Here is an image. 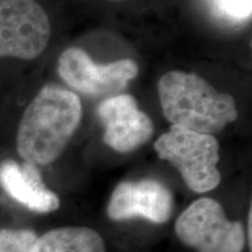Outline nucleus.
Masks as SVG:
<instances>
[{"instance_id":"20e7f679","label":"nucleus","mask_w":252,"mask_h":252,"mask_svg":"<svg viewBox=\"0 0 252 252\" xmlns=\"http://www.w3.org/2000/svg\"><path fill=\"white\" fill-rule=\"evenodd\" d=\"M181 243L197 252H243L247 237L239 220H230L220 202L210 197L194 201L175 222Z\"/></svg>"},{"instance_id":"f257e3e1","label":"nucleus","mask_w":252,"mask_h":252,"mask_svg":"<svg viewBox=\"0 0 252 252\" xmlns=\"http://www.w3.org/2000/svg\"><path fill=\"white\" fill-rule=\"evenodd\" d=\"M82 118L80 97L58 84H47L21 117L17 150L35 166L54 162L64 151Z\"/></svg>"},{"instance_id":"1a4fd4ad","label":"nucleus","mask_w":252,"mask_h":252,"mask_svg":"<svg viewBox=\"0 0 252 252\" xmlns=\"http://www.w3.org/2000/svg\"><path fill=\"white\" fill-rule=\"evenodd\" d=\"M0 187L34 213L48 214L60 208V198L46 187L37 167L12 159L0 162Z\"/></svg>"},{"instance_id":"0eeeda50","label":"nucleus","mask_w":252,"mask_h":252,"mask_svg":"<svg viewBox=\"0 0 252 252\" xmlns=\"http://www.w3.org/2000/svg\"><path fill=\"white\" fill-rule=\"evenodd\" d=\"M97 115L104 126V143L117 152L139 149L154 133L152 119L140 111L131 94H121L102 100Z\"/></svg>"},{"instance_id":"f8f14e48","label":"nucleus","mask_w":252,"mask_h":252,"mask_svg":"<svg viewBox=\"0 0 252 252\" xmlns=\"http://www.w3.org/2000/svg\"><path fill=\"white\" fill-rule=\"evenodd\" d=\"M220 17L226 20L239 23L251 17V0H214Z\"/></svg>"},{"instance_id":"9d476101","label":"nucleus","mask_w":252,"mask_h":252,"mask_svg":"<svg viewBox=\"0 0 252 252\" xmlns=\"http://www.w3.org/2000/svg\"><path fill=\"white\" fill-rule=\"evenodd\" d=\"M31 252H106L96 230L84 226H64L47 231L34 243Z\"/></svg>"},{"instance_id":"ddd939ff","label":"nucleus","mask_w":252,"mask_h":252,"mask_svg":"<svg viewBox=\"0 0 252 252\" xmlns=\"http://www.w3.org/2000/svg\"><path fill=\"white\" fill-rule=\"evenodd\" d=\"M251 225H252V210L250 207V210H249V215H248V241H249V248H252V230H251Z\"/></svg>"},{"instance_id":"f03ea898","label":"nucleus","mask_w":252,"mask_h":252,"mask_svg":"<svg viewBox=\"0 0 252 252\" xmlns=\"http://www.w3.org/2000/svg\"><path fill=\"white\" fill-rule=\"evenodd\" d=\"M160 104L172 125L214 134L238 117L231 94L219 93L204 78L184 71H169L158 84Z\"/></svg>"},{"instance_id":"4468645a","label":"nucleus","mask_w":252,"mask_h":252,"mask_svg":"<svg viewBox=\"0 0 252 252\" xmlns=\"http://www.w3.org/2000/svg\"><path fill=\"white\" fill-rule=\"evenodd\" d=\"M111 1H119V0H111Z\"/></svg>"},{"instance_id":"6e6552de","label":"nucleus","mask_w":252,"mask_h":252,"mask_svg":"<svg viewBox=\"0 0 252 252\" xmlns=\"http://www.w3.org/2000/svg\"><path fill=\"white\" fill-rule=\"evenodd\" d=\"M173 213V195L154 179L124 181L115 188L108 204V216L113 220L143 217L157 224L166 223Z\"/></svg>"},{"instance_id":"39448f33","label":"nucleus","mask_w":252,"mask_h":252,"mask_svg":"<svg viewBox=\"0 0 252 252\" xmlns=\"http://www.w3.org/2000/svg\"><path fill=\"white\" fill-rule=\"evenodd\" d=\"M50 33L48 15L36 0H0V58L35 59Z\"/></svg>"},{"instance_id":"7ed1b4c3","label":"nucleus","mask_w":252,"mask_h":252,"mask_svg":"<svg viewBox=\"0 0 252 252\" xmlns=\"http://www.w3.org/2000/svg\"><path fill=\"white\" fill-rule=\"evenodd\" d=\"M154 150L160 159L180 172L186 185L195 193H207L220 185V145L212 134L172 125L171 130L158 138Z\"/></svg>"},{"instance_id":"9b49d317","label":"nucleus","mask_w":252,"mask_h":252,"mask_svg":"<svg viewBox=\"0 0 252 252\" xmlns=\"http://www.w3.org/2000/svg\"><path fill=\"white\" fill-rule=\"evenodd\" d=\"M36 239L30 229H0V252H31Z\"/></svg>"},{"instance_id":"423d86ee","label":"nucleus","mask_w":252,"mask_h":252,"mask_svg":"<svg viewBox=\"0 0 252 252\" xmlns=\"http://www.w3.org/2000/svg\"><path fill=\"white\" fill-rule=\"evenodd\" d=\"M133 60H119L109 64H97L83 49L71 47L59 59L60 77L77 93L91 97L121 94L128 82L138 75Z\"/></svg>"}]
</instances>
